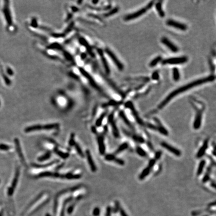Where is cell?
Wrapping results in <instances>:
<instances>
[{"mask_svg":"<svg viewBox=\"0 0 216 216\" xmlns=\"http://www.w3.org/2000/svg\"><path fill=\"white\" fill-rule=\"evenodd\" d=\"M215 79V76L210 75V76H209V77L203 78L201 79L197 80L189 83V84H186L185 85H184V86L179 88L178 89L175 90L173 91L170 94H169L167 97H166V98L164 100H163L162 102L159 104L158 107V108L160 110L162 109L173 99L175 97L177 96L181 93L187 91L188 90L191 89L195 87H197V86H200V85H203L205 83H207L213 81Z\"/></svg>","mask_w":216,"mask_h":216,"instance_id":"1","label":"cell"},{"mask_svg":"<svg viewBox=\"0 0 216 216\" xmlns=\"http://www.w3.org/2000/svg\"><path fill=\"white\" fill-rule=\"evenodd\" d=\"M154 4V1L150 2L149 4H148L147 5L145 6V7L142 8V9H140L135 12L133 13L126 15L124 18V20L126 21H128L134 20L135 19L139 18L143 15L145 14L147 11H149L152 7V6H153Z\"/></svg>","mask_w":216,"mask_h":216,"instance_id":"2","label":"cell"},{"mask_svg":"<svg viewBox=\"0 0 216 216\" xmlns=\"http://www.w3.org/2000/svg\"><path fill=\"white\" fill-rule=\"evenodd\" d=\"M125 106L126 107L129 108L134 118L136 120V121L137 122V123L139 125L142 126H144L146 125L145 123L144 122L141 118L140 117L139 115L138 114V113L137 112V111L134 107L132 102H131V101H128L125 103Z\"/></svg>","mask_w":216,"mask_h":216,"instance_id":"3","label":"cell"},{"mask_svg":"<svg viewBox=\"0 0 216 216\" xmlns=\"http://www.w3.org/2000/svg\"><path fill=\"white\" fill-rule=\"evenodd\" d=\"M188 61L187 57H180L170 58L165 59L163 61L164 65H181L184 64Z\"/></svg>","mask_w":216,"mask_h":216,"instance_id":"4","label":"cell"},{"mask_svg":"<svg viewBox=\"0 0 216 216\" xmlns=\"http://www.w3.org/2000/svg\"><path fill=\"white\" fill-rule=\"evenodd\" d=\"M106 52L109 56L110 58H111L112 61L114 63L115 65L116 66L118 69L120 71H123L124 70V65L119 60L118 58L115 55L114 53L111 51V50L109 49H107L106 50Z\"/></svg>","mask_w":216,"mask_h":216,"instance_id":"5","label":"cell"},{"mask_svg":"<svg viewBox=\"0 0 216 216\" xmlns=\"http://www.w3.org/2000/svg\"><path fill=\"white\" fill-rule=\"evenodd\" d=\"M166 24L168 26L173 27L175 29L181 31H186L187 29V26L185 24L176 21L174 20H168L166 22Z\"/></svg>","mask_w":216,"mask_h":216,"instance_id":"6","label":"cell"},{"mask_svg":"<svg viewBox=\"0 0 216 216\" xmlns=\"http://www.w3.org/2000/svg\"><path fill=\"white\" fill-rule=\"evenodd\" d=\"M114 118V113H112L111 114L109 115V117H108V121H109V123L110 124L111 127H112L113 135L115 137L118 138L120 137V133H119L118 127L115 123Z\"/></svg>","mask_w":216,"mask_h":216,"instance_id":"7","label":"cell"},{"mask_svg":"<svg viewBox=\"0 0 216 216\" xmlns=\"http://www.w3.org/2000/svg\"><path fill=\"white\" fill-rule=\"evenodd\" d=\"M161 42L163 43V45H164L169 49V50L174 52V53H177L179 51V48L177 47L176 45L172 43L170 40L166 37H163L161 39Z\"/></svg>","mask_w":216,"mask_h":216,"instance_id":"8","label":"cell"},{"mask_svg":"<svg viewBox=\"0 0 216 216\" xmlns=\"http://www.w3.org/2000/svg\"><path fill=\"white\" fill-rule=\"evenodd\" d=\"M19 175H20V170L19 169H17V170L16 172V173H15V175L14 178L13 180L12 185L9 188V189L8 190V194L10 196L13 195V194H14L15 189V188H16L17 185Z\"/></svg>","mask_w":216,"mask_h":216,"instance_id":"9","label":"cell"},{"mask_svg":"<svg viewBox=\"0 0 216 216\" xmlns=\"http://www.w3.org/2000/svg\"><path fill=\"white\" fill-rule=\"evenodd\" d=\"M161 146L164 148L168 150V151L171 152V153L174 154V155L176 156L177 157H180L181 155V152L180 150L174 147L173 146H172L168 143H166L165 142H163L161 143Z\"/></svg>","mask_w":216,"mask_h":216,"instance_id":"10","label":"cell"},{"mask_svg":"<svg viewBox=\"0 0 216 216\" xmlns=\"http://www.w3.org/2000/svg\"><path fill=\"white\" fill-rule=\"evenodd\" d=\"M202 112L201 110H198L197 111L195 120L193 124V127L195 130H198L201 126L202 120Z\"/></svg>","mask_w":216,"mask_h":216,"instance_id":"11","label":"cell"},{"mask_svg":"<svg viewBox=\"0 0 216 216\" xmlns=\"http://www.w3.org/2000/svg\"><path fill=\"white\" fill-rule=\"evenodd\" d=\"M153 119H154V121L155 122L156 124L157 125V126H156L157 127V130L160 133H161L163 135L168 136L169 135L168 131L163 126V125H162L161 121L159 120V119L155 117V118H153Z\"/></svg>","mask_w":216,"mask_h":216,"instance_id":"12","label":"cell"},{"mask_svg":"<svg viewBox=\"0 0 216 216\" xmlns=\"http://www.w3.org/2000/svg\"><path fill=\"white\" fill-rule=\"evenodd\" d=\"M208 145H209V140L206 139L204 142L203 144L200 148L198 152L197 153V157L198 158H201L204 156V155L205 154L206 151L207 150Z\"/></svg>","mask_w":216,"mask_h":216,"instance_id":"13","label":"cell"},{"mask_svg":"<svg viewBox=\"0 0 216 216\" xmlns=\"http://www.w3.org/2000/svg\"><path fill=\"white\" fill-rule=\"evenodd\" d=\"M86 156L87 158L88 162L89 163L90 167L91 168L92 171L95 172L97 171V167L95 164V163L93 161V158L92 157L91 154L89 150H86Z\"/></svg>","mask_w":216,"mask_h":216,"instance_id":"14","label":"cell"},{"mask_svg":"<svg viewBox=\"0 0 216 216\" xmlns=\"http://www.w3.org/2000/svg\"><path fill=\"white\" fill-rule=\"evenodd\" d=\"M16 148V150L18 152V155L19 156V157L20 159H21L22 162L23 163L24 165H26V162H25V158L24 157L23 154L22 153L21 148V145H20V142L19 140L17 138H15L14 140Z\"/></svg>","mask_w":216,"mask_h":216,"instance_id":"15","label":"cell"},{"mask_svg":"<svg viewBox=\"0 0 216 216\" xmlns=\"http://www.w3.org/2000/svg\"><path fill=\"white\" fill-rule=\"evenodd\" d=\"M98 143L99 150L100 154L102 155H103L105 153L106 151L104 138L102 136H99L98 138Z\"/></svg>","mask_w":216,"mask_h":216,"instance_id":"16","label":"cell"},{"mask_svg":"<svg viewBox=\"0 0 216 216\" xmlns=\"http://www.w3.org/2000/svg\"><path fill=\"white\" fill-rule=\"evenodd\" d=\"M119 115L120 118H121L122 120H123V121L124 122V123L127 125L128 127L130 128V129L132 130H134V128L133 127V126L131 124L130 121H129V119L127 118L126 115L125 114V113L124 112V111H120V112L119 113Z\"/></svg>","mask_w":216,"mask_h":216,"instance_id":"17","label":"cell"},{"mask_svg":"<svg viewBox=\"0 0 216 216\" xmlns=\"http://www.w3.org/2000/svg\"><path fill=\"white\" fill-rule=\"evenodd\" d=\"M43 130V126L40 125H33L30 127H27L25 129V131L26 133L36 131H40Z\"/></svg>","mask_w":216,"mask_h":216,"instance_id":"18","label":"cell"},{"mask_svg":"<svg viewBox=\"0 0 216 216\" xmlns=\"http://www.w3.org/2000/svg\"><path fill=\"white\" fill-rule=\"evenodd\" d=\"M151 169L152 168H150L149 167L147 166L146 168H145L144 170H143V171L142 172L141 174L139 175V178L140 180H143L144 179L146 178L147 176H148L151 173Z\"/></svg>","mask_w":216,"mask_h":216,"instance_id":"19","label":"cell"},{"mask_svg":"<svg viewBox=\"0 0 216 216\" xmlns=\"http://www.w3.org/2000/svg\"><path fill=\"white\" fill-rule=\"evenodd\" d=\"M162 3V1L157 2L155 5L156 9L157 10L158 13L160 17L163 18V17H164L165 14L163 10Z\"/></svg>","mask_w":216,"mask_h":216,"instance_id":"20","label":"cell"},{"mask_svg":"<svg viewBox=\"0 0 216 216\" xmlns=\"http://www.w3.org/2000/svg\"><path fill=\"white\" fill-rule=\"evenodd\" d=\"M206 164V162L205 160H202V161L200 162L199 165L197 172V176H200L202 174L203 172V170H204V168L205 167Z\"/></svg>","mask_w":216,"mask_h":216,"instance_id":"21","label":"cell"},{"mask_svg":"<svg viewBox=\"0 0 216 216\" xmlns=\"http://www.w3.org/2000/svg\"><path fill=\"white\" fill-rule=\"evenodd\" d=\"M54 152L56 154L59 156V157L62 158L63 159H66L69 157V154L67 153H64L59 150L57 148H55L54 149Z\"/></svg>","mask_w":216,"mask_h":216,"instance_id":"22","label":"cell"},{"mask_svg":"<svg viewBox=\"0 0 216 216\" xmlns=\"http://www.w3.org/2000/svg\"><path fill=\"white\" fill-rule=\"evenodd\" d=\"M173 78L175 82L179 81L180 79V73L179 69L177 68H174L173 69Z\"/></svg>","mask_w":216,"mask_h":216,"instance_id":"23","label":"cell"},{"mask_svg":"<svg viewBox=\"0 0 216 216\" xmlns=\"http://www.w3.org/2000/svg\"><path fill=\"white\" fill-rule=\"evenodd\" d=\"M59 124H47L44 126H43V130H53V129H57L59 127Z\"/></svg>","mask_w":216,"mask_h":216,"instance_id":"24","label":"cell"},{"mask_svg":"<svg viewBox=\"0 0 216 216\" xmlns=\"http://www.w3.org/2000/svg\"><path fill=\"white\" fill-rule=\"evenodd\" d=\"M128 147H129V145H128V144L127 142H125V143L122 144L119 147L118 149L116 150V151L115 152V154H119V153H121L122 152H123L124 151L127 150L128 148Z\"/></svg>","mask_w":216,"mask_h":216,"instance_id":"25","label":"cell"},{"mask_svg":"<svg viewBox=\"0 0 216 216\" xmlns=\"http://www.w3.org/2000/svg\"><path fill=\"white\" fill-rule=\"evenodd\" d=\"M81 176L79 174H73L72 173H67L64 175V178L68 180L79 179L81 178Z\"/></svg>","mask_w":216,"mask_h":216,"instance_id":"26","label":"cell"},{"mask_svg":"<svg viewBox=\"0 0 216 216\" xmlns=\"http://www.w3.org/2000/svg\"><path fill=\"white\" fill-rule=\"evenodd\" d=\"M100 56H101V59H102V63L104 66L105 70L106 73L108 74L110 73V68H109V65L108 64L105 58L104 57V56L103 55L102 53H101Z\"/></svg>","mask_w":216,"mask_h":216,"instance_id":"27","label":"cell"},{"mask_svg":"<svg viewBox=\"0 0 216 216\" xmlns=\"http://www.w3.org/2000/svg\"><path fill=\"white\" fill-rule=\"evenodd\" d=\"M136 153L138 155L142 157H146L147 156L146 152L141 147L138 146L136 148Z\"/></svg>","mask_w":216,"mask_h":216,"instance_id":"28","label":"cell"},{"mask_svg":"<svg viewBox=\"0 0 216 216\" xmlns=\"http://www.w3.org/2000/svg\"><path fill=\"white\" fill-rule=\"evenodd\" d=\"M162 60V58L161 56H158L157 57L154 58L153 60L151 61V62L149 64V66L151 67H154L156 66Z\"/></svg>","mask_w":216,"mask_h":216,"instance_id":"29","label":"cell"},{"mask_svg":"<svg viewBox=\"0 0 216 216\" xmlns=\"http://www.w3.org/2000/svg\"><path fill=\"white\" fill-rule=\"evenodd\" d=\"M51 156V153L50 151H49V152H47L46 154L38 158V161L39 162H43V161H46L47 160L50 159Z\"/></svg>","mask_w":216,"mask_h":216,"instance_id":"30","label":"cell"},{"mask_svg":"<svg viewBox=\"0 0 216 216\" xmlns=\"http://www.w3.org/2000/svg\"><path fill=\"white\" fill-rule=\"evenodd\" d=\"M107 115V112H104L102 114L100 117L98 119V120H97L96 122V126L97 127H99L102 125V122L104 120V118Z\"/></svg>","mask_w":216,"mask_h":216,"instance_id":"31","label":"cell"},{"mask_svg":"<svg viewBox=\"0 0 216 216\" xmlns=\"http://www.w3.org/2000/svg\"><path fill=\"white\" fill-rule=\"evenodd\" d=\"M53 173L51 172L46 171L40 173L38 175V178H44V177H53Z\"/></svg>","mask_w":216,"mask_h":216,"instance_id":"32","label":"cell"},{"mask_svg":"<svg viewBox=\"0 0 216 216\" xmlns=\"http://www.w3.org/2000/svg\"><path fill=\"white\" fill-rule=\"evenodd\" d=\"M133 139L134 141L138 143L142 144L145 142V139L141 136H138V135H133L132 136Z\"/></svg>","mask_w":216,"mask_h":216,"instance_id":"33","label":"cell"},{"mask_svg":"<svg viewBox=\"0 0 216 216\" xmlns=\"http://www.w3.org/2000/svg\"><path fill=\"white\" fill-rule=\"evenodd\" d=\"M208 169H207V172L205 175L203 179V182L206 183L209 180V179L210 178V174L211 172V168L210 167L208 168Z\"/></svg>","mask_w":216,"mask_h":216,"instance_id":"34","label":"cell"},{"mask_svg":"<svg viewBox=\"0 0 216 216\" xmlns=\"http://www.w3.org/2000/svg\"><path fill=\"white\" fill-rule=\"evenodd\" d=\"M74 146H75L76 150H77L78 153L79 154V155L82 158L84 157V154L80 146H79V144L75 142V144H74Z\"/></svg>","mask_w":216,"mask_h":216,"instance_id":"35","label":"cell"},{"mask_svg":"<svg viewBox=\"0 0 216 216\" xmlns=\"http://www.w3.org/2000/svg\"><path fill=\"white\" fill-rule=\"evenodd\" d=\"M57 160H55V161H53V162L49 163L48 164H47L46 165H40L34 164L33 165V166H34V167H37V168H44V167H46L50 166H51L52 165H53L54 164H55L56 163H57L58 162H59V161H57Z\"/></svg>","mask_w":216,"mask_h":216,"instance_id":"36","label":"cell"},{"mask_svg":"<svg viewBox=\"0 0 216 216\" xmlns=\"http://www.w3.org/2000/svg\"><path fill=\"white\" fill-rule=\"evenodd\" d=\"M116 157L114 155L112 154H108L107 155L105 156V159L106 160L108 161H114Z\"/></svg>","mask_w":216,"mask_h":216,"instance_id":"37","label":"cell"},{"mask_svg":"<svg viewBox=\"0 0 216 216\" xmlns=\"http://www.w3.org/2000/svg\"><path fill=\"white\" fill-rule=\"evenodd\" d=\"M11 147L9 145H6L4 144H0V150L2 151H8L11 149Z\"/></svg>","mask_w":216,"mask_h":216,"instance_id":"38","label":"cell"},{"mask_svg":"<svg viewBox=\"0 0 216 216\" xmlns=\"http://www.w3.org/2000/svg\"><path fill=\"white\" fill-rule=\"evenodd\" d=\"M74 137H75V135L74 133H72L71 135V137H70V140L69 142V145L70 147H72L74 146L75 144V142L74 140Z\"/></svg>","mask_w":216,"mask_h":216,"instance_id":"39","label":"cell"},{"mask_svg":"<svg viewBox=\"0 0 216 216\" xmlns=\"http://www.w3.org/2000/svg\"><path fill=\"white\" fill-rule=\"evenodd\" d=\"M114 162L117 163V164L119 165L120 166H124V165H125V162L122 159L116 158Z\"/></svg>","mask_w":216,"mask_h":216,"instance_id":"40","label":"cell"},{"mask_svg":"<svg viewBox=\"0 0 216 216\" xmlns=\"http://www.w3.org/2000/svg\"><path fill=\"white\" fill-rule=\"evenodd\" d=\"M159 73L158 72H155L152 75V79L154 80H159Z\"/></svg>","mask_w":216,"mask_h":216,"instance_id":"41","label":"cell"},{"mask_svg":"<svg viewBox=\"0 0 216 216\" xmlns=\"http://www.w3.org/2000/svg\"><path fill=\"white\" fill-rule=\"evenodd\" d=\"M156 163V160L155 159H152L150 160L149 162L148 166L150 168H153V167L155 166Z\"/></svg>","mask_w":216,"mask_h":216,"instance_id":"42","label":"cell"},{"mask_svg":"<svg viewBox=\"0 0 216 216\" xmlns=\"http://www.w3.org/2000/svg\"><path fill=\"white\" fill-rule=\"evenodd\" d=\"M162 151H157V152L155 154V158L154 159H155L156 161L160 159V158L161 157V156H162Z\"/></svg>","mask_w":216,"mask_h":216,"instance_id":"43","label":"cell"},{"mask_svg":"<svg viewBox=\"0 0 216 216\" xmlns=\"http://www.w3.org/2000/svg\"><path fill=\"white\" fill-rule=\"evenodd\" d=\"M147 127H148L149 129H151L152 130H157V127L155 125L152 124L148 123L146 124Z\"/></svg>","mask_w":216,"mask_h":216,"instance_id":"44","label":"cell"},{"mask_svg":"<svg viewBox=\"0 0 216 216\" xmlns=\"http://www.w3.org/2000/svg\"><path fill=\"white\" fill-rule=\"evenodd\" d=\"M100 214V209L98 207L95 208L93 210V214L94 216H98Z\"/></svg>","mask_w":216,"mask_h":216,"instance_id":"45","label":"cell"},{"mask_svg":"<svg viewBox=\"0 0 216 216\" xmlns=\"http://www.w3.org/2000/svg\"><path fill=\"white\" fill-rule=\"evenodd\" d=\"M120 212L121 216H128L127 215V213H126L125 210H124L123 209L121 208H120Z\"/></svg>","mask_w":216,"mask_h":216,"instance_id":"46","label":"cell"},{"mask_svg":"<svg viewBox=\"0 0 216 216\" xmlns=\"http://www.w3.org/2000/svg\"><path fill=\"white\" fill-rule=\"evenodd\" d=\"M111 213V208L110 207H108L107 209V213L106 216H110Z\"/></svg>","mask_w":216,"mask_h":216,"instance_id":"47","label":"cell"},{"mask_svg":"<svg viewBox=\"0 0 216 216\" xmlns=\"http://www.w3.org/2000/svg\"><path fill=\"white\" fill-rule=\"evenodd\" d=\"M73 206H70V207H69V208H68V210H67V212H68V214H71L72 213V212H73Z\"/></svg>","mask_w":216,"mask_h":216,"instance_id":"48","label":"cell"},{"mask_svg":"<svg viewBox=\"0 0 216 216\" xmlns=\"http://www.w3.org/2000/svg\"><path fill=\"white\" fill-rule=\"evenodd\" d=\"M148 146L150 148V149L151 150H154V148H153V145H152V144L151 143H150V142H148Z\"/></svg>","mask_w":216,"mask_h":216,"instance_id":"49","label":"cell"},{"mask_svg":"<svg viewBox=\"0 0 216 216\" xmlns=\"http://www.w3.org/2000/svg\"><path fill=\"white\" fill-rule=\"evenodd\" d=\"M92 132L94 133H95V134H96L97 133V130L96 128H95V127H94V126H93V127H92Z\"/></svg>","mask_w":216,"mask_h":216,"instance_id":"50","label":"cell"},{"mask_svg":"<svg viewBox=\"0 0 216 216\" xmlns=\"http://www.w3.org/2000/svg\"><path fill=\"white\" fill-rule=\"evenodd\" d=\"M46 216H50V215L49 214H47Z\"/></svg>","mask_w":216,"mask_h":216,"instance_id":"51","label":"cell"},{"mask_svg":"<svg viewBox=\"0 0 216 216\" xmlns=\"http://www.w3.org/2000/svg\"><path fill=\"white\" fill-rule=\"evenodd\" d=\"M0 182H1V181H0Z\"/></svg>","mask_w":216,"mask_h":216,"instance_id":"52","label":"cell"}]
</instances>
